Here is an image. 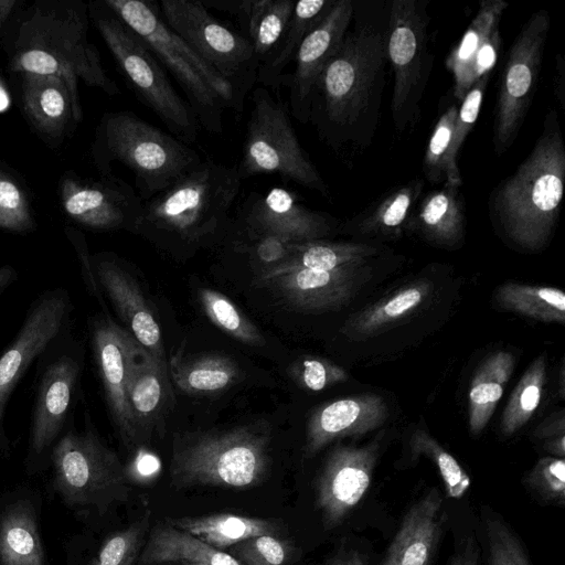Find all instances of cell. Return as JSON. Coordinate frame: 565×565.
Listing matches in <instances>:
<instances>
[{"mask_svg":"<svg viewBox=\"0 0 565 565\" xmlns=\"http://www.w3.org/2000/svg\"><path fill=\"white\" fill-rule=\"evenodd\" d=\"M490 75L491 74H487L480 77L459 103L458 114L446 160V179L444 182L462 185L458 166V156L463 141L479 117Z\"/></svg>","mask_w":565,"mask_h":565,"instance_id":"obj_44","label":"cell"},{"mask_svg":"<svg viewBox=\"0 0 565 565\" xmlns=\"http://www.w3.org/2000/svg\"><path fill=\"white\" fill-rule=\"evenodd\" d=\"M390 1L353 0L343 40L310 96L309 122L337 151L364 150L375 135L387 64Z\"/></svg>","mask_w":565,"mask_h":565,"instance_id":"obj_1","label":"cell"},{"mask_svg":"<svg viewBox=\"0 0 565 565\" xmlns=\"http://www.w3.org/2000/svg\"><path fill=\"white\" fill-rule=\"evenodd\" d=\"M380 443L339 445L327 457L315 484L316 508L326 530L339 526L364 498L372 482Z\"/></svg>","mask_w":565,"mask_h":565,"instance_id":"obj_18","label":"cell"},{"mask_svg":"<svg viewBox=\"0 0 565 565\" xmlns=\"http://www.w3.org/2000/svg\"><path fill=\"white\" fill-rule=\"evenodd\" d=\"M0 565H45L34 508L17 501L0 514Z\"/></svg>","mask_w":565,"mask_h":565,"instance_id":"obj_32","label":"cell"},{"mask_svg":"<svg viewBox=\"0 0 565 565\" xmlns=\"http://www.w3.org/2000/svg\"><path fill=\"white\" fill-rule=\"evenodd\" d=\"M551 17L534 12L511 45L501 72L493 119V150L503 154L515 141L539 84Z\"/></svg>","mask_w":565,"mask_h":565,"instance_id":"obj_13","label":"cell"},{"mask_svg":"<svg viewBox=\"0 0 565 565\" xmlns=\"http://www.w3.org/2000/svg\"><path fill=\"white\" fill-rule=\"evenodd\" d=\"M83 370L78 348L58 350L43 369L34 403L30 454L40 457L53 449L67 422ZM52 451V450H51Z\"/></svg>","mask_w":565,"mask_h":565,"instance_id":"obj_20","label":"cell"},{"mask_svg":"<svg viewBox=\"0 0 565 565\" xmlns=\"http://www.w3.org/2000/svg\"><path fill=\"white\" fill-rule=\"evenodd\" d=\"M335 0L297 1L277 50L269 62L258 70L257 82L263 87L278 89L286 85L285 68L294 62L298 47L310 30L329 12Z\"/></svg>","mask_w":565,"mask_h":565,"instance_id":"obj_33","label":"cell"},{"mask_svg":"<svg viewBox=\"0 0 565 565\" xmlns=\"http://www.w3.org/2000/svg\"><path fill=\"white\" fill-rule=\"evenodd\" d=\"M71 301L63 289L42 294L30 307L11 344L0 356V449H8L3 418L8 402L32 362L60 338Z\"/></svg>","mask_w":565,"mask_h":565,"instance_id":"obj_15","label":"cell"},{"mask_svg":"<svg viewBox=\"0 0 565 565\" xmlns=\"http://www.w3.org/2000/svg\"><path fill=\"white\" fill-rule=\"evenodd\" d=\"M66 235L71 243L73 244L78 258L81 260L82 267H83V274L85 276V281L87 286L89 287V290L98 296V299L100 300V289L98 286V282L96 280L95 274L93 271L92 260L88 250L87 245L85 242V237L82 235L81 232L74 230V228H66L65 230Z\"/></svg>","mask_w":565,"mask_h":565,"instance_id":"obj_52","label":"cell"},{"mask_svg":"<svg viewBox=\"0 0 565 565\" xmlns=\"http://www.w3.org/2000/svg\"><path fill=\"white\" fill-rule=\"evenodd\" d=\"M428 4V0L390 1L386 54L394 75L392 118L399 134L415 127L433 70Z\"/></svg>","mask_w":565,"mask_h":565,"instance_id":"obj_12","label":"cell"},{"mask_svg":"<svg viewBox=\"0 0 565 565\" xmlns=\"http://www.w3.org/2000/svg\"><path fill=\"white\" fill-rule=\"evenodd\" d=\"M295 4L294 0H249L242 28L252 44L258 70L269 62L277 50Z\"/></svg>","mask_w":565,"mask_h":565,"instance_id":"obj_36","label":"cell"},{"mask_svg":"<svg viewBox=\"0 0 565 565\" xmlns=\"http://www.w3.org/2000/svg\"><path fill=\"white\" fill-rule=\"evenodd\" d=\"M514 367V356L498 351L488 356L475 374L469 390L468 425L480 434L490 420Z\"/></svg>","mask_w":565,"mask_h":565,"instance_id":"obj_35","label":"cell"},{"mask_svg":"<svg viewBox=\"0 0 565 565\" xmlns=\"http://www.w3.org/2000/svg\"><path fill=\"white\" fill-rule=\"evenodd\" d=\"M479 548L472 537L465 541L462 546L456 551L448 565H478Z\"/></svg>","mask_w":565,"mask_h":565,"instance_id":"obj_53","label":"cell"},{"mask_svg":"<svg viewBox=\"0 0 565 565\" xmlns=\"http://www.w3.org/2000/svg\"><path fill=\"white\" fill-rule=\"evenodd\" d=\"M10 104V98H9V95H8V92L6 90V88L2 86L1 82H0V111H3L8 108Z\"/></svg>","mask_w":565,"mask_h":565,"instance_id":"obj_59","label":"cell"},{"mask_svg":"<svg viewBox=\"0 0 565 565\" xmlns=\"http://www.w3.org/2000/svg\"><path fill=\"white\" fill-rule=\"evenodd\" d=\"M509 3L504 0H483L478 12L459 43L449 52L446 67L451 73L454 86L451 95L460 103L473 85L470 78L472 61L490 34L499 29V23Z\"/></svg>","mask_w":565,"mask_h":565,"instance_id":"obj_31","label":"cell"},{"mask_svg":"<svg viewBox=\"0 0 565 565\" xmlns=\"http://www.w3.org/2000/svg\"><path fill=\"white\" fill-rule=\"evenodd\" d=\"M58 198L64 213L86 228L137 232L142 200L131 185L115 175L82 178L68 171L60 179Z\"/></svg>","mask_w":565,"mask_h":565,"instance_id":"obj_14","label":"cell"},{"mask_svg":"<svg viewBox=\"0 0 565 565\" xmlns=\"http://www.w3.org/2000/svg\"><path fill=\"white\" fill-rule=\"evenodd\" d=\"M490 565H531L523 545L510 526L483 509Z\"/></svg>","mask_w":565,"mask_h":565,"instance_id":"obj_48","label":"cell"},{"mask_svg":"<svg viewBox=\"0 0 565 565\" xmlns=\"http://www.w3.org/2000/svg\"><path fill=\"white\" fill-rule=\"evenodd\" d=\"M189 562L194 565H242L225 551L212 547L169 524L158 523L148 535L139 555V565Z\"/></svg>","mask_w":565,"mask_h":565,"instance_id":"obj_29","label":"cell"},{"mask_svg":"<svg viewBox=\"0 0 565 565\" xmlns=\"http://www.w3.org/2000/svg\"><path fill=\"white\" fill-rule=\"evenodd\" d=\"M128 399L137 431L138 445L161 430L172 404L167 364L141 349L130 372Z\"/></svg>","mask_w":565,"mask_h":565,"instance_id":"obj_25","label":"cell"},{"mask_svg":"<svg viewBox=\"0 0 565 565\" xmlns=\"http://www.w3.org/2000/svg\"><path fill=\"white\" fill-rule=\"evenodd\" d=\"M150 519L151 511L146 510L126 529L109 535L88 565H135L145 543Z\"/></svg>","mask_w":565,"mask_h":565,"instance_id":"obj_46","label":"cell"},{"mask_svg":"<svg viewBox=\"0 0 565 565\" xmlns=\"http://www.w3.org/2000/svg\"><path fill=\"white\" fill-rule=\"evenodd\" d=\"M161 17L230 86L232 109L242 113L258 75L248 39L214 18L201 0H160Z\"/></svg>","mask_w":565,"mask_h":565,"instance_id":"obj_9","label":"cell"},{"mask_svg":"<svg viewBox=\"0 0 565 565\" xmlns=\"http://www.w3.org/2000/svg\"><path fill=\"white\" fill-rule=\"evenodd\" d=\"M242 181L236 164L202 160L172 185L142 202L136 233L180 254L210 245L226 235L228 211Z\"/></svg>","mask_w":565,"mask_h":565,"instance_id":"obj_4","label":"cell"},{"mask_svg":"<svg viewBox=\"0 0 565 565\" xmlns=\"http://www.w3.org/2000/svg\"><path fill=\"white\" fill-rule=\"evenodd\" d=\"M424 192V179L415 178L387 192L349 222L363 235L398 237L406 228Z\"/></svg>","mask_w":565,"mask_h":565,"instance_id":"obj_30","label":"cell"},{"mask_svg":"<svg viewBox=\"0 0 565 565\" xmlns=\"http://www.w3.org/2000/svg\"><path fill=\"white\" fill-rule=\"evenodd\" d=\"M92 348L110 419L126 448L138 445L128 399L132 365L142 349L134 337L109 317L92 323Z\"/></svg>","mask_w":565,"mask_h":565,"instance_id":"obj_17","label":"cell"},{"mask_svg":"<svg viewBox=\"0 0 565 565\" xmlns=\"http://www.w3.org/2000/svg\"><path fill=\"white\" fill-rule=\"evenodd\" d=\"M458 108L459 103L452 95L444 96L440 99L438 118L428 139L423 159L424 178L431 184L444 183L446 179V160Z\"/></svg>","mask_w":565,"mask_h":565,"instance_id":"obj_42","label":"cell"},{"mask_svg":"<svg viewBox=\"0 0 565 565\" xmlns=\"http://www.w3.org/2000/svg\"><path fill=\"white\" fill-rule=\"evenodd\" d=\"M530 491L547 504H565V461L553 456L536 461L524 479Z\"/></svg>","mask_w":565,"mask_h":565,"instance_id":"obj_49","label":"cell"},{"mask_svg":"<svg viewBox=\"0 0 565 565\" xmlns=\"http://www.w3.org/2000/svg\"><path fill=\"white\" fill-rule=\"evenodd\" d=\"M90 260L99 289L125 322L126 330L151 356L167 364L161 329L135 278L110 254H96Z\"/></svg>","mask_w":565,"mask_h":565,"instance_id":"obj_22","label":"cell"},{"mask_svg":"<svg viewBox=\"0 0 565 565\" xmlns=\"http://www.w3.org/2000/svg\"><path fill=\"white\" fill-rule=\"evenodd\" d=\"M443 498L430 489L405 514L380 565H429L441 529Z\"/></svg>","mask_w":565,"mask_h":565,"instance_id":"obj_26","label":"cell"},{"mask_svg":"<svg viewBox=\"0 0 565 565\" xmlns=\"http://www.w3.org/2000/svg\"><path fill=\"white\" fill-rule=\"evenodd\" d=\"M554 92L559 107H565V61L561 53L556 56Z\"/></svg>","mask_w":565,"mask_h":565,"instance_id":"obj_56","label":"cell"},{"mask_svg":"<svg viewBox=\"0 0 565 565\" xmlns=\"http://www.w3.org/2000/svg\"><path fill=\"white\" fill-rule=\"evenodd\" d=\"M290 374L307 390L319 392L347 381L348 373L339 365L322 358H307L290 367Z\"/></svg>","mask_w":565,"mask_h":565,"instance_id":"obj_50","label":"cell"},{"mask_svg":"<svg viewBox=\"0 0 565 565\" xmlns=\"http://www.w3.org/2000/svg\"><path fill=\"white\" fill-rule=\"evenodd\" d=\"M199 298L206 316L224 332L248 345L265 344V338L259 329L226 296L209 288H201Z\"/></svg>","mask_w":565,"mask_h":565,"instance_id":"obj_43","label":"cell"},{"mask_svg":"<svg viewBox=\"0 0 565 565\" xmlns=\"http://www.w3.org/2000/svg\"><path fill=\"white\" fill-rule=\"evenodd\" d=\"M125 470L128 481L147 484L158 476L160 462L153 455L140 451Z\"/></svg>","mask_w":565,"mask_h":565,"instance_id":"obj_51","label":"cell"},{"mask_svg":"<svg viewBox=\"0 0 565 565\" xmlns=\"http://www.w3.org/2000/svg\"><path fill=\"white\" fill-rule=\"evenodd\" d=\"M104 4L149 47L174 77L199 125L211 134L223 131L224 109L233 107L227 83L163 21L158 2L104 0Z\"/></svg>","mask_w":565,"mask_h":565,"instance_id":"obj_7","label":"cell"},{"mask_svg":"<svg viewBox=\"0 0 565 565\" xmlns=\"http://www.w3.org/2000/svg\"><path fill=\"white\" fill-rule=\"evenodd\" d=\"M21 3V1L17 0H0V43H2L9 25L18 12L17 8Z\"/></svg>","mask_w":565,"mask_h":565,"instance_id":"obj_55","label":"cell"},{"mask_svg":"<svg viewBox=\"0 0 565 565\" xmlns=\"http://www.w3.org/2000/svg\"><path fill=\"white\" fill-rule=\"evenodd\" d=\"M353 15V0H335L329 12L305 36L295 55V68L287 74L289 110L301 124L309 122L312 88L329 60L339 49Z\"/></svg>","mask_w":565,"mask_h":565,"instance_id":"obj_21","label":"cell"},{"mask_svg":"<svg viewBox=\"0 0 565 565\" xmlns=\"http://www.w3.org/2000/svg\"><path fill=\"white\" fill-rule=\"evenodd\" d=\"M233 222L253 235H274L289 243L324 239L333 230L332 216L307 207L284 188L252 192Z\"/></svg>","mask_w":565,"mask_h":565,"instance_id":"obj_19","label":"cell"},{"mask_svg":"<svg viewBox=\"0 0 565 565\" xmlns=\"http://www.w3.org/2000/svg\"><path fill=\"white\" fill-rule=\"evenodd\" d=\"M256 277L292 308L308 312L338 310L347 306L369 280L364 265L337 270H317L276 264L260 267Z\"/></svg>","mask_w":565,"mask_h":565,"instance_id":"obj_16","label":"cell"},{"mask_svg":"<svg viewBox=\"0 0 565 565\" xmlns=\"http://www.w3.org/2000/svg\"><path fill=\"white\" fill-rule=\"evenodd\" d=\"M93 22L136 97L183 143L194 142L200 125L186 100L145 42L103 1L89 7Z\"/></svg>","mask_w":565,"mask_h":565,"instance_id":"obj_8","label":"cell"},{"mask_svg":"<svg viewBox=\"0 0 565 565\" xmlns=\"http://www.w3.org/2000/svg\"><path fill=\"white\" fill-rule=\"evenodd\" d=\"M409 448L414 458L423 455L435 465L449 498L465 497L471 484L469 475L435 438L417 428L411 436Z\"/></svg>","mask_w":565,"mask_h":565,"instance_id":"obj_41","label":"cell"},{"mask_svg":"<svg viewBox=\"0 0 565 565\" xmlns=\"http://www.w3.org/2000/svg\"><path fill=\"white\" fill-rule=\"evenodd\" d=\"M429 294L430 285L427 281L404 286L349 319L341 332L351 339L374 335L414 313Z\"/></svg>","mask_w":565,"mask_h":565,"instance_id":"obj_34","label":"cell"},{"mask_svg":"<svg viewBox=\"0 0 565 565\" xmlns=\"http://www.w3.org/2000/svg\"><path fill=\"white\" fill-rule=\"evenodd\" d=\"M271 429L255 423L224 430L185 433L173 441L170 483L175 489L260 486L271 468Z\"/></svg>","mask_w":565,"mask_h":565,"instance_id":"obj_5","label":"cell"},{"mask_svg":"<svg viewBox=\"0 0 565 565\" xmlns=\"http://www.w3.org/2000/svg\"><path fill=\"white\" fill-rule=\"evenodd\" d=\"M441 184V188L422 195L406 228L418 232L433 244L455 247L462 242L465 235V199L461 185L448 182Z\"/></svg>","mask_w":565,"mask_h":565,"instance_id":"obj_27","label":"cell"},{"mask_svg":"<svg viewBox=\"0 0 565 565\" xmlns=\"http://www.w3.org/2000/svg\"><path fill=\"white\" fill-rule=\"evenodd\" d=\"M92 156L104 175L110 174L114 162L131 170L142 202L172 185L202 161L188 145L131 111L103 115L96 127Z\"/></svg>","mask_w":565,"mask_h":565,"instance_id":"obj_6","label":"cell"},{"mask_svg":"<svg viewBox=\"0 0 565 565\" xmlns=\"http://www.w3.org/2000/svg\"><path fill=\"white\" fill-rule=\"evenodd\" d=\"M252 100L243 154L236 164L241 179L276 173L284 182L328 195V186L301 147L287 108L263 86L253 89Z\"/></svg>","mask_w":565,"mask_h":565,"instance_id":"obj_10","label":"cell"},{"mask_svg":"<svg viewBox=\"0 0 565 565\" xmlns=\"http://www.w3.org/2000/svg\"><path fill=\"white\" fill-rule=\"evenodd\" d=\"M565 183V145L558 114L550 109L532 151L491 192V221L503 237L525 250L545 247L556 227Z\"/></svg>","mask_w":565,"mask_h":565,"instance_id":"obj_3","label":"cell"},{"mask_svg":"<svg viewBox=\"0 0 565 565\" xmlns=\"http://www.w3.org/2000/svg\"><path fill=\"white\" fill-rule=\"evenodd\" d=\"M23 114L35 134L51 148L71 137L83 119L66 83L54 75L19 73Z\"/></svg>","mask_w":565,"mask_h":565,"instance_id":"obj_23","label":"cell"},{"mask_svg":"<svg viewBox=\"0 0 565 565\" xmlns=\"http://www.w3.org/2000/svg\"><path fill=\"white\" fill-rule=\"evenodd\" d=\"M181 565H194V564L189 563V562H181Z\"/></svg>","mask_w":565,"mask_h":565,"instance_id":"obj_60","label":"cell"},{"mask_svg":"<svg viewBox=\"0 0 565 565\" xmlns=\"http://www.w3.org/2000/svg\"><path fill=\"white\" fill-rule=\"evenodd\" d=\"M88 17L89 8L79 0H40L20 10L2 40L9 70L60 77L78 107L79 82L118 95L117 84L89 40Z\"/></svg>","mask_w":565,"mask_h":565,"instance_id":"obj_2","label":"cell"},{"mask_svg":"<svg viewBox=\"0 0 565 565\" xmlns=\"http://www.w3.org/2000/svg\"><path fill=\"white\" fill-rule=\"evenodd\" d=\"M379 253L372 244L326 239L292 243L289 255L279 264L317 270H337L364 265Z\"/></svg>","mask_w":565,"mask_h":565,"instance_id":"obj_38","label":"cell"},{"mask_svg":"<svg viewBox=\"0 0 565 565\" xmlns=\"http://www.w3.org/2000/svg\"><path fill=\"white\" fill-rule=\"evenodd\" d=\"M546 377V360L537 356L526 369L513 390L500 422L501 434H515L532 417L540 405Z\"/></svg>","mask_w":565,"mask_h":565,"instance_id":"obj_40","label":"cell"},{"mask_svg":"<svg viewBox=\"0 0 565 565\" xmlns=\"http://www.w3.org/2000/svg\"><path fill=\"white\" fill-rule=\"evenodd\" d=\"M51 460L55 488L68 504L92 505L104 513L130 497L125 466L90 427L67 429L55 443Z\"/></svg>","mask_w":565,"mask_h":565,"instance_id":"obj_11","label":"cell"},{"mask_svg":"<svg viewBox=\"0 0 565 565\" xmlns=\"http://www.w3.org/2000/svg\"><path fill=\"white\" fill-rule=\"evenodd\" d=\"M544 448L553 457L563 458L565 456V435L557 436L555 438L546 440Z\"/></svg>","mask_w":565,"mask_h":565,"instance_id":"obj_57","label":"cell"},{"mask_svg":"<svg viewBox=\"0 0 565 565\" xmlns=\"http://www.w3.org/2000/svg\"><path fill=\"white\" fill-rule=\"evenodd\" d=\"M328 565H365V558L359 552L351 551L334 558Z\"/></svg>","mask_w":565,"mask_h":565,"instance_id":"obj_58","label":"cell"},{"mask_svg":"<svg viewBox=\"0 0 565 565\" xmlns=\"http://www.w3.org/2000/svg\"><path fill=\"white\" fill-rule=\"evenodd\" d=\"M175 386L185 394L204 395L222 392L239 377L235 361L221 354H199L171 363Z\"/></svg>","mask_w":565,"mask_h":565,"instance_id":"obj_37","label":"cell"},{"mask_svg":"<svg viewBox=\"0 0 565 565\" xmlns=\"http://www.w3.org/2000/svg\"><path fill=\"white\" fill-rule=\"evenodd\" d=\"M228 554L242 565H292L298 547L285 535H260L242 541L228 548Z\"/></svg>","mask_w":565,"mask_h":565,"instance_id":"obj_45","label":"cell"},{"mask_svg":"<svg viewBox=\"0 0 565 565\" xmlns=\"http://www.w3.org/2000/svg\"><path fill=\"white\" fill-rule=\"evenodd\" d=\"M555 418H548L535 430V437L541 439H552L564 435V414L554 415Z\"/></svg>","mask_w":565,"mask_h":565,"instance_id":"obj_54","label":"cell"},{"mask_svg":"<svg viewBox=\"0 0 565 565\" xmlns=\"http://www.w3.org/2000/svg\"><path fill=\"white\" fill-rule=\"evenodd\" d=\"M495 300L501 308L537 321H565V294L555 287L507 282L498 288Z\"/></svg>","mask_w":565,"mask_h":565,"instance_id":"obj_39","label":"cell"},{"mask_svg":"<svg viewBox=\"0 0 565 565\" xmlns=\"http://www.w3.org/2000/svg\"><path fill=\"white\" fill-rule=\"evenodd\" d=\"M35 227L29 196L9 172L0 168V228L26 233Z\"/></svg>","mask_w":565,"mask_h":565,"instance_id":"obj_47","label":"cell"},{"mask_svg":"<svg viewBox=\"0 0 565 565\" xmlns=\"http://www.w3.org/2000/svg\"><path fill=\"white\" fill-rule=\"evenodd\" d=\"M170 526L185 532L201 542L225 551L233 545L260 535H285L280 520L218 512L200 516L166 518Z\"/></svg>","mask_w":565,"mask_h":565,"instance_id":"obj_28","label":"cell"},{"mask_svg":"<svg viewBox=\"0 0 565 565\" xmlns=\"http://www.w3.org/2000/svg\"><path fill=\"white\" fill-rule=\"evenodd\" d=\"M387 416L385 401L373 393L348 396L324 404L309 418L305 457L315 456L337 439L362 436L380 428Z\"/></svg>","mask_w":565,"mask_h":565,"instance_id":"obj_24","label":"cell"}]
</instances>
